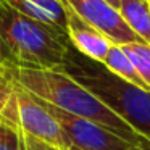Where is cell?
<instances>
[{
	"instance_id": "52a82bcc",
	"label": "cell",
	"mask_w": 150,
	"mask_h": 150,
	"mask_svg": "<svg viewBox=\"0 0 150 150\" xmlns=\"http://www.w3.org/2000/svg\"><path fill=\"white\" fill-rule=\"evenodd\" d=\"M66 16H68L66 31H68V40L71 47L84 57H87L89 60L103 63L107 53L115 45L113 40L71 11L66 10Z\"/></svg>"
},
{
	"instance_id": "8fae6325",
	"label": "cell",
	"mask_w": 150,
	"mask_h": 150,
	"mask_svg": "<svg viewBox=\"0 0 150 150\" xmlns=\"http://www.w3.org/2000/svg\"><path fill=\"white\" fill-rule=\"evenodd\" d=\"M0 150H23L21 129L5 118H0Z\"/></svg>"
},
{
	"instance_id": "6da1fadb",
	"label": "cell",
	"mask_w": 150,
	"mask_h": 150,
	"mask_svg": "<svg viewBox=\"0 0 150 150\" xmlns=\"http://www.w3.org/2000/svg\"><path fill=\"white\" fill-rule=\"evenodd\" d=\"M7 78L28 91L31 95L74 116L86 118L118 134L132 145L150 150V142L137 134L123 118H120L98 97L71 78L62 68H29L10 62L0 63Z\"/></svg>"
},
{
	"instance_id": "5bb4252c",
	"label": "cell",
	"mask_w": 150,
	"mask_h": 150,
	"mask_svg": "<svg viewBox=\"0 0 150 150\" xmlns=\"http://www.w3.org/2000/svg\"><path fill=\"white\" fill-rule=\"evenodd\" d=\"M7 62V55H5V49L4 45H2V40H0V63Z\"/></svg>"
},
{
	"instance_id": "3957f363",
	"label": "cell",
	"mask_w": 150,
	"mask_h": 150,
	"mask_svg": "<svg viewBox=\"0 0 150 150\" xmlns=\"http://www.w3.org/2000/svg\"><path fill=\"white\" fill-rule=\"evenodd\" d=\"M0 40L7 62L29 68H62L68 53V36L16 11L0 0Z\"/></svg>"
},
{
	"instance_id": "ac0fdd59",
	"label": "cell",
	"mask_w": 150,
	"mask_h": 150,
	"mask_svg": "<svg viewBox=\"0 0 150 150\" xmlns=\"http://www.w3.org/2000/svg\"><path fill=\"white\" fill-rule=\"evenodd\" d=\"M23 150H24V145H23Z\"/></svg>"
},
{
	"instance_id": "7c38bea8",
	"label": "cell",
	"mask_w": 150,
	"mask_h": 150,
	"mask_svg": "<svg viewBox=\"0 0 150 150\" xmlns=\"http://www.w3.org/2000/svg\"><path fill=\"white\" fill-rule=\"evenodd\" d=\"M29 2L34 4L36 7H39L42 11H45V13L55 21L57 26L68 34V31H66L68 16H66V10H65V7L62 5L60 0H29Z\"/></svg>"
},
{
	"instance_id": "4fadbf2b",
	"label": "cell",
	"mask_w": 150,
	"mask_h": 150,
	"mask_svg": "<svg viewBox=\"0 0 150 150\" xmlns=\"http://www.w3.org/2000/svg\"><path fill=\"white\" fill-rule=\"evenodd\" d=\"M21 134H23V145H24V150H57L55 147L49 145V144L42 142V140L36 139V137L29 136V134H24L23 131H21Z\"/></svg>"
},
{
	"instance_id": "9a60e30c",
	"label": "cell",
	"mask_w": 150,
	"mask_h": 150,
	"mask_svg": "<svg viewBox=\"0 0 150 150\" xmlns=\"http://www.w3.org/2000/svg\"><path fill=\"white\" fill-rule=\"evenodd\" d=\"M107 4H110L113 8H116V10H120V0H105Z\"/></svg>"
},
{
	"instance_id": "8992f818",
	"label": "cell",
	"mask_w": 150,
	"mask_h": 150,
	"mask_svg": "<svg viewBox=\"0 0 150 150\" xmlns=\"http://www.w3.org/2000/svg\"><path fill=\"white\" fill-rule=\"evenodd\" d=\"M65 10L74 13L82 21L103 33L116 45L144 42L123 20L120 11L105 0H60Z\"/></svg>"
},
{
	"instance_id": "e0dca14e",
	"label": "cell",
	"mask_w": 150,
	"mask_h": 150,
	"mask_svg": "<svg viewBox=\"0 0 150 150\" xmlns=\"http://www.w3.org/2000/svg\"><path fill=\"white\" fill-rule=\"evenodd\" d=\"M71 150H78V149H74V147H73V149H71Z\"/></svg>"
},
{
	"instance_id": "30bf717a",
	"label": "cell",
	"mask_w": 150,
	"mask_h": 150,
	"mask_svg": "<svg viewBox=\"0 0 150 150\" xmlns=\"http://www.w3.org/2000/svg\"><path fill=\"white\" fill-rule=\"evenodd\" d=\"M123 50L129 60L132 62L134 68H136L137 74L144 81L145 87L150 91V44L147 42H131L124 44Z\"/></svg>"
},
{
	"instance_id": "277c9868",
	"label": "cell",
	"mask_w": 150,
	"mask_h": 150,
	"mask_svg": "<svg viewBox=\"0 0 150 150\" xmlns=\"http://www.w3.org/2000/svg\"><path fill=\"white\" fill-rule=\"evenodd\" d=\"M13 84L15 100H16V118L20 129L24 134H29V136L55 147L57 150H71V142L60 127L58 121L53 118V115L34 95L24 91L16 82H13Z\"/></svg>"
},
{
	"instance_id": "2e32d148",
	"label": "cell",
	"mask_w": 150,
	"mask_h": 150,
	"mask_svg": "<svg viewBox=\"0 0 150 150\" xmlns=\"http://www.w3.org/2000/svg\"><path fill=\"white\" fill-rule=\"evenodd\" d=\"M129 150H144V149H140V147H131Z\"/></svg>"
},
{
	"instance_id": "ba28073f",
	"label": "cell",
	"mask_w": 150,
	"mask_h": 150,
	"mask_svg": "<svg viewBox=\"0 0 150 150\" xmlns=\"http://www.w3.org/2000/svg\"><path fill=\"white\" fill-rule=\"evenodd\" d=\"M118 11L127 26L150 44V0H120Z\"/></svg>"
},
{
	"instance_id": "9c48e42d",
	"label": "cell",
	"mask_w": 150,
	"mask_h": 150,
	"mask_svg": "<svg viewBox=\"0 0 150 150\" xmlns=\"http://www.w3.org/2000/svg\"><path fill=\"white\" fill-rule=\"evenodd\" d=\"M103 65H105V68L110 69L111 73H115L116 76H120V78L126 79V81L132 82V84L139 86V87H142V89H147L145 84H144V81L140 79V76L137 74L132 62L129 60V57L126 55V52L123 50L121 45H116V44H115V45L111 47L110 52L107 53V57H105V60H103ZM147 91H149V89H147Z\"/></svg>"
},
{
	"instance_id": "7a4b0ae2",
	"label": "cell",
	"mask_w": 150,
	"mask_h": 150,
	"mask_svg": "<svg viewBox=\"0 0 150 150\" xmlns=\"http://www.w3.org/2000/svg\"><path fill=\"white\" fill-rule=\"evenodd\" d=\"M62 69L150 142V91L116 76L103 63L89 60L73 47L66 53Z\"/></svg>"
},
{
	"instance_id": "5b68a950",
	"label": "cell",
	"mask_w": 150,
	"mask_h": 150,
	"mask_svg": "<svg viewBox=\"0 0 150 150\" xmlns=\"http://www.w3.org/2000/svg\"><path fill=\"white\" fill-rule=\"evenodd\" d=\"M39 100V98H37ZM50 113L58 121L60 127L66 134L71 145L78 150H129L132 145L131 142L124 140L118 134L111 132L110 129L100 126L86 118L74 116L71 113L60 110L47 102L39 100Z\"/></svg>"
}]
</instances>
